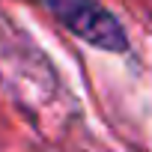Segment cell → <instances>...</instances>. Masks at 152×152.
Segmentation results:
<instances>
[{
	"mask_svg": "<svg viewBox=\"0 0 152 152\" xmlns=\"http://www.w3.org/2000/svg\"><path fill=\"white\" fill-rule=\"evenodd\" d=\"M45 3L54 12V18L81 42H87L99 51H125L128 48L122 24L99 0H45Z\"/></svg>",
	"mask_w": 152,
	"mask_h": 152,
	"instance_id": "cell-1",
	"label": "cell"
}]
</instances>
